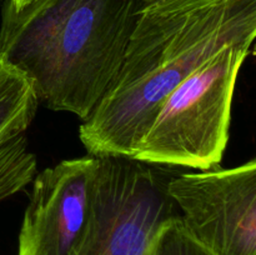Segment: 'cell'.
Instances as JSON below:
<instances>
[{
    "instance_id": "cell-9",
    "label": "cell",
    "mask_w": 256,
    "mask_h": 255,
    "mask_svg": "<svg viewBox=\"0 0 256 255\" xmlns=\"http://www.w3.org/2000/svg\"><path fill=\"white\" fill-rule=\"evenodd\" d=\"M216 2L220 0H142V12H182V10L199 9Z\"/></svg>"
},
{
    "instance_id": "cell-6",
    "label": "cell",
    "mask_w": 256,
    "mask_h": 255,
    "mask_svg": "<svg viewBox=\"0 0 256 255\" xmlns=\"http://www.w3.org/2000/svg\"><path fill=\"white\" fill-rule=\"evenodd\" d=\"M98 158L62 160L35 175L18 255H86L94 229Z\"/></svg>"
},
{
    "instance_id": "cell-1",
    "label": "cell",
    "mask_w": 256,
    "mask_h": 255,
    "mask_svg": "<svg viewBox=\"0 0 256 255\" xmlns=\"http://www.w3.org/2000/svg\"><path fill=\"white\" fill-rule=\"evenodd\" d=\"M256 0H220L192 10L142 12L122 66L79 136L89 155L132 158L166 98L232 45H252Z\"/></svg>"
},
{
    "instance_id": "cell-2",
    "label": "cell",
    "mask_w": 256,
    "mask_h": 255,
    "mask_svg": "<svg viewBox=\"0 0 256 255\" xmlns=\"http://www.w3.org/2000/svg\"><path fill=\"white\" fill-rule=\"evenodd\" d=\"M142 0L2 4L0 59L26 76L39 102L84 122L116 76Z\"/></svg>"
},
{
    "instance_id": "cell-7",
    "label": "cell",
    "mask_w": 256,
    "mask_h": 255,
    "mask_svg": "<svg viewBox=\"0 0 256 255\" xmlns=\"http://www.w3.org/2000/svg\"><path fill=\"white\" fill-rule=\"evenodd\" d=\"M38 105L26 76L0 59V202L22 192L36 175L28 129Z\"/></svg>"
},
{
    "instance_id": "cell-4",
    "label": "cell",
    "mask_w": 256,
    "mask_h": 255,
    "mask_svg": "<svg viewBox=\"0 0 256 255\" xmlns=\"http://www.w3.org/2000/svg\"><path fill=\"white\" fill-rule=\"evenodd\" d=\"M166 182L168 176L132 158H98L86 255H150L162 225L179 216Z\"/></svg>"
},
{
    "instance_id": "cell-8",
    "label": "cell",
    "mask_w": 256,
    "mask_h": 255,
    "mask_svg": "<svg viewBox=\"0 0 256 255\" xmlns=\"http://www.w3.org/2000/svg\"><path fill=\"white\" fill-rule=\"evenodd\" d=\"M150 255H212L186 232L179 216L165 222L158 232Z\"/></svg>"
},
{
    "instance_id": "cell-3",
    "label": "cell",
    "mask_w": 256,
    "mask_h": 255,
    "mask_svg": "<svg viewBox=\"0 0 256 255\" xmlns=\"http://www.w3.org/2000/svg\"><path fill=\"white\" fill-rule=\"evenodd\" d=\"M252 45H232L184 80L160 106L132 159L149 165L209 170L228 142L235 85Z\"/></svg>"
},
{
    "instance_id": "cell-5",
    "label": "cell",
    "mask_w": 256,
    "mask_h": 255,
    "mask_svg": "<svg viewBox=\"0 0 256 255\" xmlns=\"http://www.w3.org/2000/svg\"><path fill=\"white\" fill-rule=\"evenodd\" d=\"M188 234L212 255H256V162L170 178Z\"/></svg>"
},
{
    "instance_id": "cell-10",
    "label": "cell",
    "mask_w": 256,
    "mask_h": 255,
    "mask_svg": "<svg viewBox=\"0 0 256 255\" xmlns=\"http://www.w3.org/2000/svg\"><path fill=\"white\" fill-rule=\"evenodd\" d=\"M8 2H9V4L12 5L15 10H20L22 9V8L28 6L29 4H32L35 0H8Z\"/></svg>"
}]
</instances>
